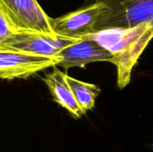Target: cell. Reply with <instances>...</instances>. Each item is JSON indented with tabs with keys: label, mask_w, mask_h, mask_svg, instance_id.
<instances>
[{
	"label": "cell",
	"mask_w": 153,
	"mask_h": 152,
	"mask_svg": "<svg viewBox=\"0 0 153 152\" xmlns=\"http://www.w3.org/2000/svg\"><path fill=\"white\" fill-rule=\"evenodd\" d=\"M85 38L95 40L113 54L110 62L117 68V85L123 89L130 82L133 67L153 38V26L141 23L132 28H108Z\"/></svg>",
	"instance_id": "1"
},
{
	"label": "cell",
	"mask_w": 153,
	"mask_h": 152,
	"mask_svg": "<svg viewBox=\"0 0 153 152\" xmlns=\"http://www.w3.org/2000/svg\"><path fill=\"white\" fill-rule=\"evenodd\" d=\"M107 7L96 26L97 31L132 28L141 23L153 26V0H104Z\"/></svg>",
	"instance_id": "2"
},
{
	"label": "cell",
	"mask_w": 153,
	"mask_h": 152,
	"mask_svg": "<svg viewBox=\"0 0 153 152\" xmlns=\"http://www.w3.org/2000/svg\"><path fill=\"white\" fill-rule=\"evenodd\" d=\"M82 40L28 30L0 42V51L20 52L55 58L62 49Z\"/></svg>",
	"instance_id": "3"
},
{
	"label": "cell",
	"mask_w": 153,
	"mask_h": 152,
	"mask_svg": "<svg viewBox=\"0 0 153 152\" xmlns=\"http://www.w3.org/2000/svg\"><path fill=\"white\" fill-rule=\"evenodd\" d=\"M107 4L104 0L82 7L55 19H50V25L55 34L70 38L83 39L97 32L96 26Z\"/></svg>",
	"instance_id": "4"
},
{
	"label": "cell",
	"mask_w": 153,
	"mask_h": 152,
	"mask_svg": "<svg viewBox=\"0 0 153 152\" xmlns=\"http://www.w3.org/2000/svg\"><path fill=\"white\" fill-rule=\"evenodd\" d=\"M59 63V58L56 56L51 58L25 52L0 51V77L4 80L27 78Z\"/></svg>",
	"instance_id": "5"
},
{
	"label": "cell",
	"mask_w": 153,
	"mask_h": 152,
	"mask_svg": "<svg viewBox=\"0 0 153 152\" xmlns=\"http://www.w3.org/2000/svg\"><path fill=\"white\" fill-rule=\"evenodd\" d=\"M56 57L60 59L58 66L67 69L70 67L85 66L90 63L97 61L110 62L114 55L95 40L84 38L62 49Z\"/></svg>",
	"instance_id": "6"
},
{
	"label": "cell",
	"mask_w": 153,
	"mask_h": 152,
	"mask_svg": "<svg viewBox=\"0 0 153 152\" xmlns=\"http://www.w3.org/2000/svg\"><path fill=\"white\" fill-rule=\"evenodd\" d=\"M23 28L29 31L55 34L50 19L37 0H1Z\"/></svg>",
	"instance_id": "7"
},
{
	"label": "cell",
	"mask_w": 153,
	"mask_h": 152,
	"mask_svg": "<svg viewBox=\"0 0 153 152\" xmlns=\"http://www.w3.org/2000/svg\"><path fill=\"white\" fill-rule=\"evenodd\" d=\"M67 74L54 66L52 72L46 74L43 78L49 88L54 101L67 109L75 118H80L86 112L79 105L73 92L66 80Z\"/></svg>",
	"instance_id": "8"
},
{
	"label": "cell",
	"mask_w": 153,
	"mask_h": 152,
	"mask_svg": "<svg viewBox=\"0 0 153 152\" xmlns=\"http://www.w3.org/2000/svg\"><path fill=\"white\" fill-rule=\"evenodd\" d=\"M66 80L79 105L85 112L91 110L95 105L96 98L101 92L100 88L95 84L76 80L67 75Z\"/></svg>",
	"instance_id": "9"
},
{
	"label": "cell",
	"mask_w": 153,
	"mask_h": 152,
	"mask_svg": "<svg viewBox=\"0 0 153 152\" xmlns=\"http://www.w3.org/2000/svg\"><path fill=\"white\" fill-rule=\"evenodd\" d=\"M25 31L28 30L22 28L4 1L0 0V42Z\"/></svg>",
	"instance_id": "10"
}]
</instances>
